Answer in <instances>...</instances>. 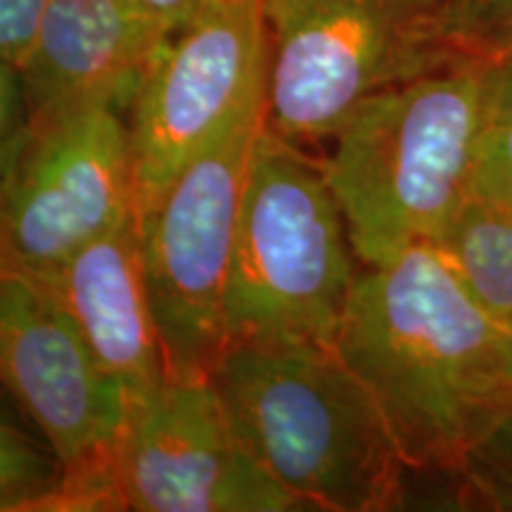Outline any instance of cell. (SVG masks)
I'll use <instances>...</instances> for the list:
<instances>
[{
  "mask_svg": "<svg viewBox=\"0 0 512 512\" xmlns=\"http://www.w3.org/2000/svg\"><path fill=\"white\" fill-rule=\"evenodd\" d=\"M503 335L437 249L413 245L358 268L335 349L406 465L453 477L512 406Z\"/></svg>",
  "mask_w": 512,
  "mask_h": 512,
  "instance_id": "obj_1",
  "label": "cell"
},
{
  "mask_svg": "<svg viewBox=\"0 0 512 512\" xmlns=\"http://www.w3.org/2000/svg\"><path fill=\"white\" fill-rule=\"evenodd\" d=\"M211 382L249 451L306 510L401 505L411 467L335 347H228Z\"/></svg>",
  "mask_w": 512,
  "mask_h": 512,
  "instance_id": "obj_2",
  "label": "cell"
},
{
  "mask_svg": "<svg viewBox=\"0 0 512 512\" xmlns=\"http://www.w3.org/2000/svg\"><path fill=\"white\" fill-rule=\"evenodd\" d=\"M484 62L406 81L363 102L323 171L361 266L430 245L472 192Z\"/></svg>",
  "mask_w": 512,
  "mask_h": 512,
  "instance_id": "obj_3",
  "label": "cell"
},
{
  "mask_svg": "<svg viewBox=\"0 0 512 512\" xmlns=\"http://www.w3.org/2000/svg\"><path fill=\"white\" fill-rule=\"evenodd\" d=\"M323 164L259 128L249 157L226 306V349L335 347L358 275Z\"/></svg>",
  "mask_w": 512,
  "mask_h": 512,
  "instance_id": "obj_4",
  "label": "cell"
},
{
  "mask_svg": "<svg viewBox=\"0 0 512 512\" xmlns=\"http://www.w3.org/2000/svg\"><path fill=\"white\" fill-rule=\"evenodd\" d=\"M264 126L325 143L373 95L465 64L439 34L432 0H261Z\"/></svg>",
  "mask_w": 512,
  "mask_h": 512,
  "instance_id": "obj_5",
  "label": "cell"
},
{
  "mask_svg": "<svg viewBox=\"0 0 512 512\" xmlns=\"http://www.w3.org/2000/svg\"><path fill=\"white\" fill-rule=\"evenodd\" d=\"M266 74L261 0H202L171 31L126 114L138 221L192 159L264 117Z\"/></svg>",
  "mask_w": 512,
  "mask_h": 512,
  "instance_id": "obj_6",
  "label": "cell"
},
{
  "mask_svg": "<svg viewBox=\"0 0 512 512\" xmlns=\"http://www.w3.org/2000/svg\"><path fill=\"white\" fill-rule=\"evenodd\" d=\"M128 214L131 145L119 107L29 117L0 155V273L48 283Z\"/></svg>",
  "mask_w": 512,
  "mask_h": 512,
  "instance_id": "obj_7",
  "label": "cell"
},
{
  "mask_svg": "<svg viewBox=\"0 0 512 512\" xmlns=\"http://www.w3.org/2000/svg\"><path fill=\"white\" fill-rule=\"evenodd\" d=\"M264 117L192 159L140 223L143 271L169 375H211L226 354V290L249 157Z\"/></svg>",
  "mask_w": 512,
  "mask_h": 512,
  "instance_id": "obj_8",
  "label": "cell"
},
{
  "mask_svg": "<svg viewBox=\"0 0 512 512\" xmlns=\"http://www.w3.org/2000/svg\"><path fill=\"white\" fill-rule=\"evenodd\" d=\"M0 389L64 470L67 510H119L114 456L128 401L46 287L0 273Z\"/></svg>",
  "mask_w": 512,
  "mask_h": 512,
  "instance_id": "obj_9",
  "label": "cell"
},
{
  "mask_svg": "<svg viewBox=\"0 0 512 512\" xmlns=\"http://www.w3.org/2000/svg\"><path fill=\"white\" fill-rule=\"evenodd\" d=\"M114 494L133 512L306 510L249 451L211 375H169L128 408Z\"/></svg>",
  "mask_w": 512,
  "mask_h": 512,
  "instance_id": "obj_10",
  "label": "cell"
},
{
  "mask_svg": "<svg viewBox=\"0 0 512 512\" xmlns=\"http://www.w3.org/2000/svg\"><path fill=\"white\" fill-rule=\"evenodd\" d=\"M169 34L138 0H48L19 67L29 117L88 105L128 114Z\"/></svg>",
  "mask_w": 512,
  "mask_h": 512,
  "instance_id": "obj_11",
  "label": "cell"
},
{
  "mask_svg": "<svg viewBox=\"0 0 512 512\" xmlns=\"http://www.w3.org/2000/svg\"><path fill=\"white\" fill-rule=\"evenodd\" d=\"M98 366L124 392L128 408L169 377L150 292L136 214L83 245L48 283Z\"/></svg>",
  "mask_w": 512,
  "mask_h": 512,
  "instance_id": "obj_12",
  "label": "cell"
},
{
  "mask_svg": "<svg viewBox=\"0 0 512 512\" xmlns=\"http://www.w3.org/2000/svg\"><path fill=\"white\" fill-rule=\"evenodd\" d=\"M430 245L505 328L512 320V204L470 192Z\"/></svg>",
  "mask_w": 512,
  "mask_h": 512,
  "instance_id": "obj_13",
  "label": "cell"
},
{
  "mask_svg": "<svg viewBox=\"0 0 512 512\" xmlns=\"http://www.w3.org/2000/svg\"><path fill=\"white\" fill-rule=\"evenodd\" d=\"M67 510L64 470L43 434L0 389V512Z\"/></svg>",
  "mask_w": 512,
  "mask_h": 512,
  "instance_id": "obj_14",
  "label": "cell"
},
{
  "mask_svg": "<svg viewBox=\"0 0 512 512\" xmlns=\"http://www.w3.org/2000/svg\"><path fill=\"white\" fill-rule=\"evenodd\" d=\"M472 192L512 204V50L484 60Z\"/></svg>",
  "mask_w": 512,
  "mask_h": 512,
  "instance_id": "obj_15",
  "label": "cell"
},
{
  "mask_svg": "<svg viewBox=\"0 0 512 512\" xmlns=\"http://www.w3.org/2000/svg\"><path fill=\"white\" fill-rule=\"evenodd\" d=\"M432 8L458 60L484 62L512 50V0H432Z\"/></svg>",
  "mask_w": 512,
  "mask_h": 512,
  "instance_id": "obj_16",
  "label": "cell"
},
{
  "mask_svg": "<svg viewBox=\"0 0 512 512\" xmlns=\"http://www.w3.org/2000/svg\"><path fill=\"white\" fill-rule=\"evenodd\" d=\"M456 477L463 503L512 512V406L477 441Z\"/></svg>",
  "mask_w": 512,
  "mask_h": 512,
  "instance_id": "obj_17",
  "label": "cell"
},
{
  "mask_svg": "<svg viewBox=\"0 0 512 512\" xmlns=\"http://www.w3.org/2000/svg\"><path fill=\"white\" fill-rule=\"evenodd\" d=\"M48 0H0V55L17 67L27 60Z\"/></svg>",
  "mask_w": 512,
  "mask_h": 512,
  "instance_id": "obj_18",
  "label": "cell"
},
{
  "mask_svg": "<svg viewBox=\"0 0 512 512\" xmlns=\"http://www.w3.org/2000/svg\"><path fill=\"white\" fill-rule=\"evenodd\" d=\"M29 121L27 88L22 69L0 55V155L8 150Z\"/></svg>",
  "mask_w": 512,
  "mask_h": 512,
  "instance_id": "obj_19",
  "label": "cell"
},
{
  "mask_svg": "<svg viewBox=\"0 0 512 512\" xmlns=\"http://www.w3.org/2000/svg\"><path fill=\"white\" fill-rule=\"evenodd\" d=\"M138 3L143 5L152 17H157L159 22L174 31L195 15L197 8L202 5V0H138Z\"/></svg>",
  "mask_w": 512,
  "mask_h": 512,
  "instance_id": "obj_20",
  "label": "cell"
},
{
  "mask_svg": "<svg viewBox=\"0 0 512 512\" xmlns=\"http://www.w3.org/2000/svg\"><path fill=\"white\" fill-rule=\"evenodd\" d=\"M503 347H505V373H508V384H510V399H512V320H510L508 325H505Z\"/></svg>",
  "mask_w": 512,
  "mask_h": 512,
  "instance_id": "obj_21",
  "label": "cell"
}]
</instances>
